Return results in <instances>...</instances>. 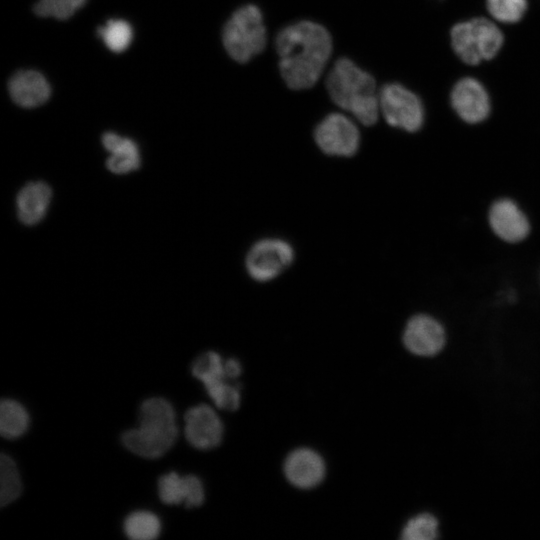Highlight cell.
Returning a JSON list of instances; mask_svg holds the SVG:
<instances>
[{
    "label": "cell",
    "mask_w": 540,
    "mask_h": 540,
    "mask_svg": "<svg viewBox=\"0 0 540 540\" xmlns=\"http://www.w3.org/2000/svg\"><path fill=\"white\" fill-rule=\"evenodd\" d=\"M280 73L293 90L311 88L322 75L332 53V38L322 25L299 21L276 36Z\"/></svg>",
    "instance_id": "1"
},
{
    "label": "cell",
    "mask_w": 540,
    "mask_h": 540,
    "mask_svg": "<svg viewBox=\"0 0 540 540\" xmlns=\"http://www.w3.org/2000/svg\"><path fill=\"white\" fill-rule=\"evenodd\" d=\"M331 100L351 113L365 126L376 123L379 116V92L374 78L348 58H339L326 78Z\"/></svg>",
    "instance_id": "2"
},
{
    "label": "cell",
    "mask_w": 540,
    "mask_h": 540,
    "mask_svg": "<svg viewBox=\"0 0 540 540\" xmlns=\"http://www.w3.org/2000/svg\"><path fill=\"white\" fill-rule=\"evenodd\" d=\"M139 426L122 434V443L134 454L158 458L175 443L178 428L172 405L160 397L145 400L139 409Z\"/></svg>",
    "instance_id": "3"
},
{
    "label": "cell",
    "mask_w": 540,
    "mask_h": 540,
    "mask_svg": "<svg viewBox=\"0 0 540 540\" xmlns=\"http://www.w3.org/2000/svg\"><path fill=\"white\" fill-rule=\"evenodd\" d=\"M222 40L229 56L239 63H246L262 52L266 29L260 9L253 4L238 8L226 22Z\"/></svg>",
    "instance_id": "4"
},
{
    "label": "cell",
    "mask_w": 540,
    "mask_h": 540,
    "mask_svg": "<svg viewBox=\"0 0 540 540\" xmlns=\"http://www.w3.org/2000/svg\"><path fill=\"white\" fill-rule=\"evenodd\" d=\"M456 55L469 65L493 58L503 44V34L490 20L474 18L454 25L450 32Z\"/></svg>",
    "instance_id": "5"
},
{
    "label": "cell",
    "mask_w": 540,
    "mask_h": 540,
    "mask_svg": "<svg viewBox=\"0 0 540 540\" xmlns=\"http://www.w3.org/2000/svg\"><path fill=\"white\" fill-rule=\"evenodd\" d=\"M379 108L389 125L408 132L419 130L424 121L420 98L397 83L386 84L380 89Z\"/></svg>",
    "instance_id": "6"
},
{
    "label": "cell",
    "mask_w": 540,
    "mask_h": 540,
    "mask_svg": "<svg viewBox=\"0 0 540 540\" xmlns=\"http://www.w3.org/2000/svg\"><path fill=\"white\" fill-rule=\"evenodd\" d=\"M294 259L292 246L278 238H267L255 243L246 257V268L256 281L266 282L280 275Z\"/></svg>",
    "instance_id": "7"
},
{
    "label": "cell",
    "mask_w": 540,
    "mask_h": 540,
    "mask_svg": "<svg viewBox=\"0 0 540 540\" xmlns=\"http://www.w3.org/2000/svg\"><path fill=\"white\" fill-rule=\"evenodd\" d=\"M314 139L325 154L350 157L359 148L360 134L351 119L340 113H332L317 125Z\"/></svg>",
    "instance_id": "8"
},
{
    "label": "cell",
    "mask_w": 540,
    "mask_h": 540,
    "mask_svg": "<svg viewBox=\"0 0 540 540\" xmlns=\"http://www.w3.org/2000/svg\"><path fill=\"white\" fill-rule=\"evenodd\" d=\"M184 420L185 436L193 447L206 450L220 444L223 424L210 406L199 404L188 409Z\"/></svg>",
    "instance_id": "9"
},
{
    "label": "cell",
    "mask_w": 540,
    "mask_h": 540,
    "mask_svg": "<svg viewBox=\"0 0 540 540\" xmlns=\"http://www.w3.org/2000/svg\"><path fill=\"white\" fill-rule=\"evenodd\" d=\"M450 99L455 112L467 123H479L489 115L488 93L484 86L474 78L464 77L456 82Z\"/></svg>",
    "instance_id": "10"
},
{
    "label": "cell",
    "mask_w": 540,
    "mask_h": 540,
    "mask_svg": "<svg viewBox=\"0 0 540 540\" xmlns=\"http://www.w3.org/2000/svg\"><path fill=\"white\" fill-rule=\"evenodd\" d=\"M403 342L405 347L415 355L433 356L440 352L445 344V331L434 318L416 315L405 327Z\"/></svg>",
    "instance_id": "11"
},
{
    "label": "cell",
    "mask_w": 540,
    "mask_h": 540,
    "mask_svg": "<svg viewBox=\"0 0 540 540\" xmlns=\"http://www.w3.org/2000/svg\"><path fill=\"white\" fill-rule=\"evenodd\" d=\"M284 472L290 483L308 489L321 482L325 475V464L318 453L301 448L289 454L284 464Z\"/></svg>",
    "instance_id": "12"
},
{
    "label": "cell",
    "mask_w": 540,
    "mask_h": 540,
    "mask_svg": "<svg viewBox=\"0 0 540 540\" xmlns=\"http://www.w3.org/2000/svg\"><path fill=\"white\" fill-rule=\"evenodd\" d=\"M494 232L503 240L518 242L529 233V222L518 206L509 199L496 201L489 213Z\"/></svg>",
    "instance_id": "13"
},
{
    "label": "cell",
    "mask_w": 540,
    "mask_h": 540,
    "mask_svg": "<svg viewBox=\"0 0 540 540\" xmlns=\"http://www.w3.org/2000/svg\"><path fill=\"white\" fill-rule=\"evenodd\" d=\"M8 90L12 100L24 108H34L45 103L50 96V85L45 77L34 70H22L9 80Z\"/></svg>",
    "instance_id": "14"
},
{
    "label": "cell",
    "mask_w": 540,
    "mask_h": 540,
    "mask_svg": "<svg viewBox=\"0 0 540 540\" xmlns=\"http://www.w3.org/2000/svg\"><path fill=\"white\" fill-rule=\"evenodd\" d=\"M52 197L51 188L42 181L26 184L17 195V215L26 225H34L45 216Z\"/></svg>",
    "instance_id": "15"
},
{
    "label": "cell",
    "mask_w": 540,
    "mask_h": 540,
    "mask_svg": "<svg viewBox=\"0 0 540 540\" xmlns=\"http://www.w3.org/2000/svg\"><path fill=\"white\" fill-rule=\"evenodd\" d=\"M29 416L17 401L3 399L0 403V433L6 439H15L25 433Z\"/></svg>",
    "instance_id": "16"
},
{
    "label": "cell",
    "mask_w": 540,
    "mask_h": 540,
    "mask_svg": "<svg viewBox=\"0 0 540 540\" xmlns=\"http://www.w3.org/2000/svg\"><path fill=\"white\" fill-rule=\"evenodd\" d=\"M192 374L204 384L206 391L230 381L225 373L224 361L214 351L206 352L194 361Z\"/></svg>",
    "instance_id": "17"
},
{
    "label": "cell",
    "mask_w": 540,
    "mask_h": 540,
    "mask_svg": "<svg viewBox=\"0 0 540 540\" xmlns=\"http://www.w3.org/2000/svg\"><path fill=\"white\" fill-rule=\"evenodd\" d=\"M161 529L159 518L149 511H136L124 521V532L133 540H152L158 537Z\"/></svg>",
    "instance_id": "18"
},
{
    "label": "cell",
    "mask_w": 540,
    "mask_h": 540,
    "mask_svg": "<svg viewBox=\"0 0 540 540\" xmlns=\"http://www.w3.org/2000/svg\"><path fill=\"white\" fill-rule=\"evenodd\" d=\"M97 34L114 53L124 52L133 38L131 25L122 19L108 20L106 25L98 27Z\"/></svg>",
    "instance_id": "19"
},
{
    "label": "cell",
    "mask_w": 540,
    "mask_h": 540,
    "mask_svg": "<svg viewBox=\"0 0 540 540\" xmlns=\"http://www.w3.org/2000/svg\"><path fill=\"white\" fill-rule=\"evenodd\" d=\"M22 492V483L13 459L2 453L0 456V506L16 500Z\"/></svg>",
    "instance_id": "20"
},
{
    "label": "cell",
    "mask_w": 540,
    "mask_h": 540,
    "mask_svg": "<svg viewBox=\"0 0 540 540\" xmlns=\"http://www.w3.org/2000/svg\"><path fill=\"white\" fill-rule=\"evenodd\" d=\"M439 536L437 519L427 513L411 518L402 530L405 540H431Z\"/></svg>",
    "instance_id": "21"
},
{
    "label": "cell",
    "mask_w": 540,
    "mask_h": 540,
    "mask_svg": "<svg viewBox=\"0 0 540 540\" xmlns=\"http://www.w3.org/2000/svg\"><path fill=\"white\" fill-rule=\"evenodd\" d=\"M87 0H39L33 7L34 13L41 17H54L59 20L70 18Z\"/></svg>",
    "instance_id": "22"
},
{
    "label": "cell",
    "mask_w": 540,
    "mask_h": 540,
    "mask_svg": "<svg viewBox=\"0 0 540 540\" xmlns=\"http://www.w3.org/2000/svg\"><path fill=\"white\" fill-rule=\"evenodd\" d=\"M489 13L498 21L514 23L526 12V0H486Z\"/></svg>",
    "instance_id": "23"
},
{
    "label": "cell",
    "mask_w": 540,
    "mask_h": 540,
    "mask_svg": "<svg viewBox=\"0 0 540 540\" xmlns=\"http://www.w3.org/2000/svg\"><path fill=\"white\" fill-rule=\"evenodd\" d=\"M158 494L165 504H179L185 501V480L176 472L162 475L158 480Z\"/></svg>",
    "instance_id": "24"
},
{
    "label": "cell",
    "mask_w": 540,
    "mask_h": 540,
    "mask_svg": "<svg viewBox=\"0 0 540 540\" xmlns=\"http://www.w3.org/2000/svg\"><path fill=\"white\" fill-rule=\"evenodd\" d=\"M207 393L219 409L234 411L240 405V391L237 385L225 382Z\"/></svg>",
    "instance_id": "25"
},
{
    "label": "cell",
    "mask_w": 540,
    "mask_h": 540,
    "mask_svg": "<svg viewBox=\"0 0 540 540\" xmlns=\"http://www.w3.org/2000/svg\"><path fill=\"white\" fill-rule=\"evenodd\" d=\"M141 159L139 153L110 154L106 161L107 168L116 174H125L138 169Z\"/></svg>",
    "instance_id": "26"
},
{
    "label": "cell",
    "mask_w": 540,
    "mask_h": 540,
    "mask_svg": "<svg viewBox=\"0 0 540 540\" xmlns=\"http://www.w3.org/2000/svg\"><path fill=\"white\" fill-rule=\"evenodd\" d=\"M102 143L110 154L139 153L137 144L133 140L113 132L103 134Z\"/></svg>",
    "instance_id": "27"
},
{
    "label": "cell",
    "mask_w": 540,
    "mask_h": 540,
    "mask_svg": "<svg viewBox=\"0 0 540 540\" xmlns=\"http://www.w3.org/2000/svg\"><path fill=\"white\" fill-rule=\"evenodd\" d=\"M185 480V505L187 508L200 506L204 501L203 485L195 475L184 476Z\"/></svg>",
    "instance_id": "28"
},
{
    "label": "cell",
    "mask_w": 540,
    "mask_h": 540,
    "mask_svg": "<svg viewBox=\"0 0 540 540\" xmlns=\"http://www.w3.org/2000/svg\"><path fill=\"white\" fill-rule=\"evenodd\" d=\"M225 373L230 380H235L241 373V365L236 359L224 361Z\"/></svg>",
    "instance_id": "29"
}]
</instances>
